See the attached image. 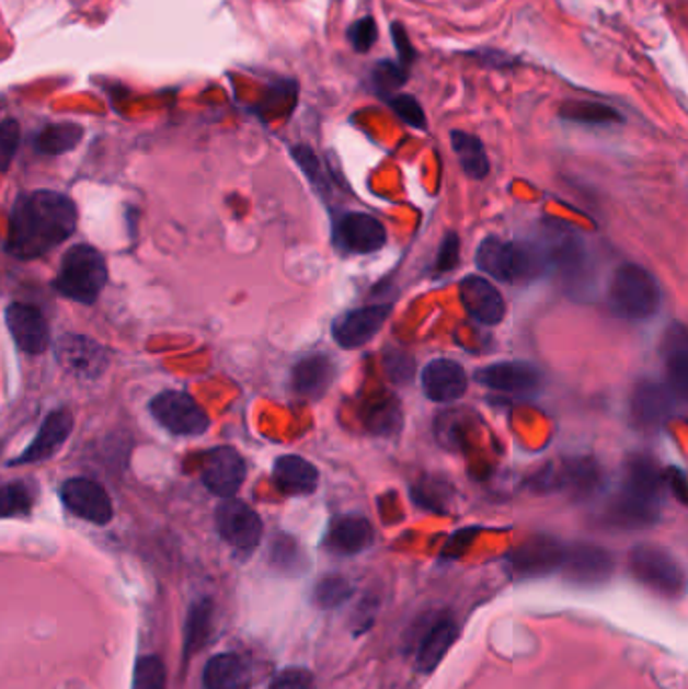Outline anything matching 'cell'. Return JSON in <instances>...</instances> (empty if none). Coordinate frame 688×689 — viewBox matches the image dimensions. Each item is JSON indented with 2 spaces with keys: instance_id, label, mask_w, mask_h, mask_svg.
Returning a JSON list of instances; mask_svg holds the SVG:
<instances>
[{
  "instance_id": "1",
  "label": "cell",
  "mask_w": 688,
  "mask_h": 689,
  "mask_svg": "<svg viewBox=\"0 0 688 689\" xmlns=\"http://www.w3.org/2000/svg\"><path fill=\"white\" fill-rule=\"evenodd\" d=\"M76 204L59 192L37 190L14 202L7 251L21 261L38 259L73 234Z\"/></svg>"
},
{
  "instance_id": "2",
  "label": "cell",
  "mask_w": 688,
  "mask_h": 689,
  "mask_svg": "<svg viewBox=\"0 0 688 689\" xmlns=\"http://www.w3.org/2000/svg\"><path fill=\"white\" fill-rule=\"evenodd\" d=\"M664 480L649 458L637 456L626 466L624 484L610 506V523L620 528L652 527L663 508Z\"/></svg>"
},
{
  "instance_id": "3",
  "label": "cell",
  "mask_w": 688,
  "mask_h": 689,
  "mask_svg": "<svg viewBox=\"0 0 688 689\" xmlns=\"http://www.w3.org/2000/svg\"><path fill=\"white\" fill-rule=\"evenodd\" d=\"M479 268L501 283H527L541 275L548 266L546 251L536 244L505 242L489 237L477 251Z\"/></svg>"
},
{
  "instance_id": "4",
  "label": "cell",
  "mask_w": 688,
  "mask_h": 689,
  "mask_svg": "<svg viewBox=\"0 0 688 689\" xmlns=\"http://www.w3.org/2000/svg\"><path fill=\"white\" fill-rule=\"evenodd\" d=\"M608 301L614 314L628 321H646L661 309V289L656 278L640 264H622L612 276Z\"/></svg>"
},
{
  "instance_id": "5",
  "label": "cell",
  "mask_w": 688,
  "mask_h": 689,
  "mask_svg": "<svg viewBox=\"0 0 688 689\" xmlns=\"http://www.w3.org/2000/svg\"><path fill=\"white\" fill-rule=\"evenodd\" d=\"M107 283V266L102 254L90 244H77L64 256L61 273L55 278V289L71 301H98Z\"/></svg>"
},
{
  "instance_id": "6",
  "label": "cell",
  "mask_w": 688,
  "mask_h": 689,
  "mask_svg": "<svg viewBox=\"0 0 688 689\" xmlns=\"http://www.w3.org/2000/svg\"><path fill=\"white\" fill-rule=\"evenodd\" d=\"M630 571L646 589L676 599L685 593V573L670 552L654 544H638L630 552Z\"/></svg>"
},
{
  "instance_id": "7",
  "label": "cell",
  "mask_w": 688,
  "mask_h": 689,
  "mask_svg": "<svg viewBox=\"0 0 688 689\" xmlns=\"http://www.w3.org/2000/svg\"><path fill=\"white\" fill-rule=\"evenodd\" d=\"M150 412L160 426L176 436H200L210 426L205 410L188 393L180 391L158 393L150 401Z\"/></svg>"
},
{
  "instance_id": "8",
  "label": "cell",
  "mask_w": 688,
  "mask_h": 689,
  "mask_svg": "<svg viewBox=\"0 0 688 689\" xmlns=\"http://www.w3.org/2000/svg\"><path fill=\"white\" fill-rule=\"evenodd\" d=\"M388 240L378 218L366 213H347L333 225V244L347 254H371L383 249Z\"/></svg>"
},
{
  "instance_id": "9",
  "label": "cell",
  "mask_w": 688,
  "mask_h": 689,
  "mask_svg": "<svg viewBox=\"0 0 688 689\" xmlns=\"http://www.w3.org/2000/svg\"><path fill=\"white\" fill-rule=\"evenodd\" d=\"M217 528L220 537L232 549L241 552L255 551L263 537V523L259 514L241 501L225 498L217 508Z\"/></svg>"
},
{
  "instance_id": "10",
  "label": "cell",
  "mask_w": 688,
  "mask_h": 689,
  "mask_svg": "<svg viewBox=\"0 0 688 689\" xmlns=\"http://www.w3.org/2000/svg\"><path fill=\"white\" fill-rule=\"evenodd\" d=\"M392 313L390 305H371L342 314L332 325V335L342 349H359L380 333Z\"/></svg>"
},
{
  "instance_id": "11",
  "label": "cell",
  "mask_w": 688,
  "mask_h": 689,
  "mask_svg": "<svg viewBox=\"0 0 688 689\" xmlns=\"http://www.w3.org/2000/svg\"><path fill=\"white\" fill-rule=\"evenodd\" d=\"M546 259L572 289L580 290L586 285L584 278L589 275V254L580 234L553 232V242L546 251Z\"/></svg>"
},
{
  "instance_id": "12",
  "label": "cell",
  "mask_w": 688,
  "mask_h": 689,
  "mask_svg": "<svg viewBox=\"0 0 688 689\" xmlns=\"http://www.w3.org/2000/svg\"><path fill=\"white\" fill-rule=\"evenodd\" d=\"M61 501L71 513L93 525H107L114 518V506L107 492L88 478H71L61 486Z\"/></svg>"
},
{
  "instance_id": "13",
  "label": "cell",
  "mask_w": 688,
  "mask_h": 689,
  "mask_svg": "<svg viewBox=\"0 0 688 689\" xmlns=\"http://www.w3.org/2000/svg\"><path fill=\"white\" fill-rule=\"evenodd\" d=\"M55 357L67 371L79 377L102 376L110 364V355L98 341L83 335H64L55 345Z\"/></svg>"
},
{
  "instance_id": "14",
  "label": "cell",
  "mask_w": 688,
  "mask_h": 689,
  "mask_svg": "<svg viewBox=\"0 0 688 689\" xmlns=\"http://www.w3.org/2000/svg\"><path fill=\"white\" fill-rule=\"evenodd\" d=\"M246 478V466L241 453L229 446L215 448L206 456L203 482L206 489L220 498H232Z\"/></svg>"
},
{
  "instance_id": "15",
  "label": "cell",
  "mask_w": 688,
  "mask_h": 689,
  "mask_svg": "<svg viewBox=\"0 0 688 689\" xmlns=\"http://www.w3.org/2000/svg\"><path fill=\"white\" fill-rule=\"evenodd\" d=\"M460 301L481 325H498L505 319V299L484 276L469 275L460 283Z\"/></svg>"
},
{
  "instance_id": "16",
  "label": "cell",
  "mask_w": 688,
  "mask_h": 689,
  "mask_svg": "<svg viewBox=\"0 0 688 689\" xmlns=\"http://www.w3.org/2000/svg\"><path fill=\"white\" fill-rule=\"evenodd\" d=\"M561 566L565 575L584 585H598L612 575L614 556L596 544L580 542L572 549H565Z\"/></svg>"
},
{
  "instance_id": "17",
  "label": "cell",
  "mask_w": 688,
  "mask_h": 689,
  "mask_svg": "<svg viewBox=\"0 0 688 689\" xmlns=\"http://www.w3.org/2000/svg\"><path fill=\"white\" fill-rule=\"evenodd\" d=\"M477 381L484 388L515 395L534 393L541 386V371L536 365L525 361H509V364H495L483 367L477 371Z\"/></svg>"
},
{
  "instance_id": "18",
  "label": "cell",
  "mask_w": 688,
  "mask_h": 689,
  "mask_svg": "<svg viewBox=\"0 0 688 689\" xmlns=\"http://www.w3.org/2000/svg\"><path fill=\"white\" fill-rule=\"evenodd\" d=\"M422 389L428 400L436 403H452L460 400L469 389L467 371L452 359H434L422 371Z\"/></svg>"
},
{
  "instance_id": "19",
  "label": "cell",
  "mask_w": 688,
  "mask_h": 689,
  "mask_svg": "<svg viewBox=\"0 0 688 689\" xmlns=\"http://www.w3.org/2000/svg\"><path fill=\"white\" fill-rule=\"evenodd\" d=\"M7 325L21 352L37 355L49 347V326L35 307L14 302L7 309Z\"/></svg>"
},
{
  "instance_id": "20",
  "label": "cell",
  "mask_w": 688,
  "mask_h": 689,
  "mask_svg": "<svg viewBox=\"0 0 688 689\" xmlns=\"http://www.w3.org/2000/svg\"><path fill=\"white\" fill-rule=\"evenodd\" d=\"M565 549L560 542L549 537H536L523 542L517 551L511 554L513 569L523 577H537L548 575L561 566Z\"/></svg>"
},
{
  "instance_id": "21",
  "label": "cell",
  "mask_w": 688,
  "mask_h": 689,
  "mask_svg": "<svg viewBox=\"0 0 688 689\" xmlns=\"http://www.w3.org/2000/svg\"><path fill=\"white\" fill-rule=\"evenodd\" d=\"M71 429H73L71 412H67V410L53 412L43 422L37 438L33 439V444L21 453V458H16L11 464H33V462L49 460L67 441Z\"/></svg>"
},
{
  "instance_id": "22",
  "label": "cell",
  "mask_w": 688,
  "mask_h": 689,
  "mask_svg": "<svg viewBox=\"0 0 688 689\" xmlns=\"http://www.w3.org/2000/svg\"><path fill=\"white\" fill-rule=\"evenodd\" d=\"M664 359H666V388L673 393L678 405H685L688 398V335L680 323L670 326L664 338Z\"/></svg>"
},
{
  "instance_id": "23",
  "label": "cell",
  "mask_w": 688,
  "mask_h": 689,
  "mask_svg": "<svg viewBox=\"0 0 688 689\" xmlns=\"http://www.w3.org/2000/svg\"><path fill=\"white\" fill-rule=\"evenodd\" d=\"M599 480H601V474L594 460H574L539 476L537 489H567L572 490L575 496H589L594 490L598 489Z\"/></svg>"
},
{
  "instance_id": "24",
  "label": "cell",
  "mask_w": 688,
  "mask_h": 689,
  "mask_svg": "<svg viewBox=\"0 0 688 689\" xmlns=\"http://www.w3.org/2000/svg\"><path fill=\"white\" fill-rule=\"evenodd\" d=\"M333 377H335V365L332 357L316 353L297 361L291 371V386L297 395L318 400L330 389Z\"/></svg>"
},
{
  "instance_id": "25",
  "label": "cell",
  "mask_w": 688,
  "mask_h": 689,
  "mask_svg": "<svg viewBox=\"0 0 688 689\" xmlns=\"http://www.w3.org/2000/svg\"><path fill=\"white\" fill-rule=\"evenodd\" d=\"M273 482L287 496H309L318 489V468L301 456H280L273 466Z\"/></svg>"
},
{
  "instance_id": "26",
  "label": "cell",
  "mask_w": 688,
  "mask_h": 689,
  "mask_svg": "<svg viewBox=\"0 0 688 689\" xmlns=\"http://www.w3.org/2000/svg\"><path fill=\"white\" fill-rule=\"evenodd\" d=\"M459 638V625L452 617H438L433 625L428 627V631L424 633L418 653H416V667L422 674H431L440 662L445 659V655L450 652L452 643Z\"/></svg>"
},
{
  "instance_id": "27",
  "label": "cell",
  "mask_w": 688,
  "mask_h": 689,
  "mask_svg": "<svg viewBox=\"0 0 688 689\" xmlns=\"http://www.w3.org/2000/svg\"><path fill=\"white\" fill-rule=\"evenodd\" d=\"M676 400L663 383L640 381L632 395V415L640 426H658L673 414Z\"/></svg>"
},
{
  "instance_id": "28",
  "label": "cell",
  "mask_w": 688,
  "mask_h": 689,
  "mask_svg": "<svg viewBox=\"0 0 688 689\" xmlns=\"http://www.w3.org/2000/svg\"><path fill=\"white\" fill-rule=\"evenodd\" d=\"M374 542V527L364 516H342L333 523L328 535V549L335 554H357L370 549Z\"/></svg>"
},
{
  "instance_id": "29",
  "label": "cell",
  "mask_w": 688,
  "mask_h": 689,
  "mask_svg": "<svg viewBox=\"0 0 688 689\" xmlns=\"http://www.w3.org/2000/svg\"><path fill=\"white\" fill-rule=\"evenodd\" d=\"M206 689H246L251 686V667L237 653L215 655L203 674Z\"/></svg>"
},
{
  "instance_id": "30",
  "label": "cell",
  "mask_w": 688,
  "mask_h": 689,
  "mask_svg": "<svg viewBox=\"0 0 688 689\" xmlns=\"http://www.w3.org/2000/svg\"><path fill=\"white\" fill-rule=\"evenodd\" d=\"M563 122L582 126H614L624 124V115L612 105L592 100L563 101L558 112Z\"/></svg>"
},
{
  "instance_id": "31",
  "label": "cell",
  "mask_w": 688,
  "mask_h": 689,
  "mask_svg": "<svg viewBox=\"0 0 688 689\" xmlns=\"http://www.w3.org/2000/svg\"><path fill=\"white\" fill-rule=\"evenodd\" d=\"M452 150L459 158L460 168L471 180H484L491 172V162L484 151L483 141L462 129L450 131Z\"/></svg>"
},
{
  "instance_id": "32",
  "label": "cell",
  "mask_w": 688,
  "mask_h": 689,
  "mask_svg": "<svg viewBox=\"0 0 688 689\" xmlns=\"http://www.w3.org/2000/svg\"><path fill=\"white\" fill-rule=\"evenodd\" d=\"M412 69L398 64L395 59H380L370 69V89L378 100H388L400 89L409 85Z\"/></svg>"
},
{
  "instance_id": "33",
  "label": "cell",
  "mask_w": 688,
  "mask_h": 689,
  "mask_svg": "<svg viewBox=\"0 0 688 689\" xmlns=\"http://www.w3.org/2000/svg\"><path fill=\"white\" fill-rule=\"evenodd\" d=\"M83 139V127L77 124H51L38 131L35 148L43 156H61L76 150Z\"/></svg>"
},
{
  "instance_id": "34",
  "label": "cell",
  "mask_w": 688,
  "mask_h": 689,
  "mask_svg": "<svg viewBox=\"0 0 688 689\" xmlns=\"http://www.w3.org/2000/svg\"><path fill=\"white\" fill-rule=\"evenodd\" d=\"M213 631V602L208 599L192 605L188 621H186V635H184V657L188 659L192 653L205 647L206 641Z\"/></svg>"
},
{
  "instance_id": "35",
  "label": "cell",
  "mask_w": 688,
  "mask_h": 689,
  "mask_svg": "<svg viewBox=\"0 0 688 689\" xmlns=\"http://www.w3.org/2000/svg\"><path fill=\"white\" fill-rule=\"evenodd\" d=\"M364 424L376 436H392L402 426L400 403L392 398L374 401L366 410Z\"/></svg>"
},
{
  "instance_id": "36",
  "label": "cell",
  "mask_w": 688,
  "mask_h": 689,
  "mask_svg": "<svg viewBox=\"0 0 688 689\" xmlns=\"http://www.w3.org/2000/svg\"><path fill=\"white\" fill-rule=\"evenodd\" d=\"M291 156H294L297 165L301 168V172L306 174L307 180L313 184V188L318 190L319 194H330V190H332L330 176L319 160L318 153L306 143H297L291 148Z\"/></svg>"
},
{
  "instance_id": "37",
  "label": "cell",
  "mask_w": 688,
  "mask_h": 689,
  "mask_svg": "<svg viewBox=\"0 0 688 689\" xmlns=\"http://www.w3.org/2000/svg\"><path fill=\"white\" fill-rule=\"evenodd\" d=\"M383 103H386L406 126L426 131L428 119H426V113H424L421 101L416 100L414 95L400 93V91H398L394 95H390L388 100H383Z\"/></svg>"
},
{
  "instance_id": "38",
  "label": "cell",
  "mask_w": 688,
  "mask_h": 689,
  "mask_svg": "<svg viewBox=\"0 0 688 689\" xmlns=\"http://www.w3.org/2000/svg\"><path fill=\"white\" fill-rule=\"evenodd\" d=\"M352 585L347 578L342 575H328V577L321 578L318 585H316V602L323 609H332V607H340L342 602L347 601L352 597Z\"/></svg>"
},
{
  "instance_id": "39",
  "label": "cell",
  "mask_w": 688,
  "mask_h": 689,
  "mask_svg": "<svg viewBox=\"0 0 688 689\" xmlns=\"http://www.w3.org/2000/svg\"><path fill=\"white\" fill-rule=\"evenodd\" d=\"M465 59H472L474 64L481 65L484 69H495V71H511L515 67H521V57L497 49V47H474L462 53Z\"/></svg>"
},
{
  "instance_id": "40",
  "label": "cell",
  "mask_w": 688,
  "mask_h": 689,
  "mask_svg": "<svg viewBox=\"0 0 688 689\" xmlns=\"http://www.w3.org/2000/svg\"><path fill=\"white\" fill-rule=\"evenodd\" d=\"M131 689H167V667L160 657L146 655L138 659Z\"/></svg>"
},
{
  "instance_id": "41",
  "label": "cell",
  "mask_w": 688,
  "mask_h": 689,
  "mask_svg": "<svg viewBox=\"0 0 688 689\" xmlns=\"http://www.w3.org/2000/svg\"><path fill=\"white\" fill-rule=\"evenodd\" d=\"M347 41H349V47L356 50L357 55L370 53L371 47L378 43V25H376L374 16L366 14L347 26Z\"/></svg>"
},
{
  "instance_id": "42",
  "label": "cell",
  "mask_w": 688,
  "mask_h": 689,
  "mask_svg": "<svg viewBox=\"0 0 688 689\" xmlns=\"http://www.w3.org/2000/svg\"><path fill=\"white\" fill-rule=\"evenodd\" d=\"M33 506V496L25 484H4L0 486V516L26 514Z\"/></svg>"
},
{
  "instance_id": "43",
  "label": "cell",
  "mask_w": 688,
  "mask_h": 689,
  "mask_svg": "<svg viewBox=\"0 0 688 689\" xmlns=\"http://www.w3.org/2000/svg\"><path fill=\"white\" fill-rule=\"evenodd\" d=\"M21 141V126L14 119L0 122V172H7L13 163L14 153Z\"/></svg>"
},
{
  "instance_id": "44",
  "label": "cell",
  "mask_w": 688,
  "mask_h": 689,
  "mask_svg": "<svg viewBox=\"0 0 688 689\" xmlns=\"http://www.w3.org/2000/svg\"><path fill=\"white\" fill-rule=\"evenodd\" d=\"M460 259V240L455 232H448L443 244H440V251L436 254V261H434V275H447L452 273L457 266H459Z\"/></svg>"
},
{
  "instance_id": "45",
  "label": "cell",
  "mask_w": 688,
  "mask_h": 689,
  "mask_svg": "<svg viewBox=\"0 0 688 689\" xmlns=\"http://www.w3.org/2000/svg\"><path fill=\"white\" fill-rule=\"evenodd\" d=\"M383 367H386V374L390 376V379L394 383H409L412 376H414V359L410 357L409 353L404 352H388L383 357Z\"/></svg>"
},
{
  "instance_id": "46",
  "label": "cell",
  "mask_w": 688,
  "mask_h": 689,
  "mask_svg": "<svg viewBox=\"0 0 688 689\" xmlns=\"http://www.w3.org/2000/svg\"><path fill=\"white\" fill-rule=\"evenodd\" d=\"M390 37H392L395 55H398L395 61L400 65H404L406 69H412L414 64H416V59H418V50L414 49L406 26L394 21V23L390 25Z\"/></svg>"
},
{
  "instance_id": "47",
  "label": "cell",
  "mask_w": 688,
  "mask_h": 689,
  "mask_svg": "<svg viewBox=\"0 0 688 689\" xmlns=\"http://www.w3.org/2000/svg\"><path fill=\"white\" fill-rule=\"evenodd\" d=\"M268 689H316V679L303 667H289L275 676Z\"/></svg>"
},
{
  "instance_id": "48",
  "label": "cell",
  "mask_w": 688,
  "mask_h": 689,
  "mask_svg": "<svg viewBox=\"0 0 688 689\" xmlns=\"http://www.w3.org/2000/svg\"><path fill=\"white\" fill-rule=\"evenodd\" d=\"M273 561L279 563L280 566H285V569L297 564V561H299V549H297L294 540L289 539V537H280L275 542V549H273Z\"/></svg>"
},
{
  "instance_id": "49",
  "label": "cell",
  "mask_w": 688,
  "mask_h": 689,
  "mask_svg": "<svg viewBox=\"0 0 688 689\" xmlns=\"http://www.w3.org/2000/svg\"><path fill=\"white\" fill-rule=\"evenodd\" d=\"M664 478L668 480V484H670V489L675 492L678 502H680V504H687V476H685L678 468H670Z\"/></svg>"
},
{
  "instance_id": "50",
  "label": "cell",
  "mask_w": 688,
  "mask_h": 689,
  "mask_svg": "<svg viewBox=\"0 0 688 689\" xmlns=\"http://www.w3.org/2000/svg\"><path fill=\"white\" fill-rule=\"evenodd\" d=\"M0 450H2V446H0Z\"/></svg>"
}]
</instances>
